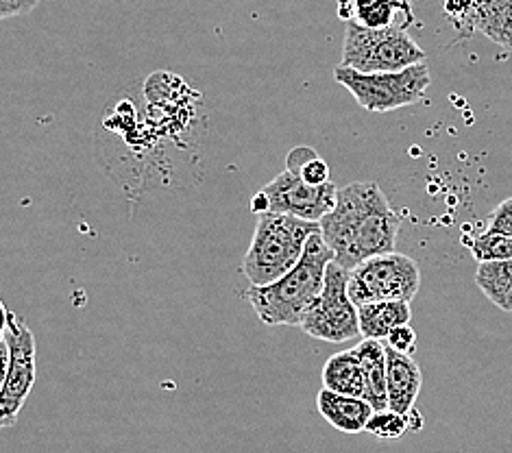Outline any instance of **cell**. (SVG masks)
<instances>
[{
  "instance_id": "cell-22",
  "label": "cell",
  "mask_w": 512,
  "mask_h": 453,
  "mask_svg": "<svg viewBox=\"0 0 512 453\" xmlns=\"http://www.w3.org/2000/svg\"><path fill=\"white\" fill-rule=\"evenodd\" d=\"M491 234H499V236H508L512 238V197L499 203L495 210L489 216V229Z\"/></svg>"
},
{
  "instance_id": "cell-12",
  "label": "cell",
  "mask_w": 512,
  "mask_h": 453,
  "mask_svg": "<svg viewBox=\"0 0 512 453\" xmlns=\"http://www.w3.org/2000/svg\"><path fill=\"white\" fill-rule=\"evenodd\" d=\"M316 408H319L321 416L329 425L343 434L364 432L373 416V408L364 399L338 395L325 388L316 395Z\"/></svg>"
},
{
  "instance_id": "cell-7",
  "label": "cell",
  "mask_w": 512,
  "mask_h": 453,
  "mask_svg": "<svg viewBox=\"0 0 512 453\" xmlns=\"http://www.w3.org/2000/svg\"><path fill=\"white\" fill-rule=\"evenodd\" d=\"M347 281L349 271H345L336 262L327 264L321 295L314 299L299 325L310 338L338 345V342H347L360 336L358 308L349 299Z\"/></svg>"
},
{
  "instance_id": "cell-4",
  "label": "cell",
  "mask_w": 512,
  "mask_h": 453,
  "mask_svg": "<svg viewBox=\"0 0 512 453\" xmlns=\"http://www.w3.org/2000/svg\"><path fill=\"white\" fill-rule=\"evenodd\" d=\"M334 79L351 92L362 109L377 114L425 101V94L432 85L428 64L410 66L399 72H358L336 66Z\"/></svg>"
},
{
  "instance_id": "cell-17",
  "label": "cell",
  "mask_w": 512,
  "mask_h": 453,
  "mask_svg": "<svg viewBox=\"0 0 512 453\" xmlns=\"http://www.w3.org/2000/svg\"><path fill=\"white\" fill-rule=\"evenodd\" d=\"M475 284L497 308L512 312V260L478 264Z\"/></svg>"
},
{
  "instance_id": "cell-10",
  "label": "cell",
  "mask_w": 512,
  "mask_h": 453,
  "mask_svg": "<svg viewBox=\"0 0 512 453\" xmlns=\"http://www.w3.org/2000/svg\"><path fill=\"white\" fill-rule=\"evenodd\" d=\"M338 18L362 29H408L414 22L410 0H338Z\"/></svg>"
},
{
  "instance_id": "cell-13",
  "label": "cell",
  "mask_w": 512,
  "mask_h": 453,
  "mask_svg": "<svg viewBox=\"0 0 512 453\" xmlns=\"http://www.w3.org/2000/svg\"><path fill=\"white\" fill-rule=\"evenodd\" d=\"M473 33L480 31L506 53H512V0H469Z\"/></svg>"
},
{
  "instance_id": "cell-2",
  "label": "cell",
  "mask_w": 512,
  "mask_h": 453,
  "mask_svg": "<svg viewBox=\"0 0 512 453\" xmlns=\"http://www.w3.org/2000/svg\"><path fill=\"white\" fill-rule=\"evenodd\" d=\"M329 262H334V253L329 251L319 231L310 236L306 251L292 271L268 286H251L245 292V299L264 325L299 327L303 314L321 295Z\"/></svg>"
},
{
  "instance_id": "cell-6",
  "label": "cell",
  "mask_w": 512,
  "mask_h": 453,
  "mask_svg": "<svg viewBox=\"0 0 512 453\" xmlns=\"http://www.w3.org/2000/svg\"><path fill=\"white\" fill-rule=\"evenodd\" d=\"M421 286V271L408 255L386 253L369 257L349 271L347 292L356 308L377 301L410 303Z\"/></svg>"
},
{
  "instance_id": "cell-25",
  "label": "cell",
  "mask_w": 512,
  "mask_h": 453,
  "mask_svg": "<svg viewBox=\"0 0 512 453\" xmlns=\"http://www.w3.org/2000/svg\"><path fill=\"white\" fill-rule=\"evenodd\" d=\"M7 362H9V349H7V342L3 338V340H0V388H3V382H5Z\"/></svg>"
},
{
  "instance_id": "cell-14",
  "label": "cell",
  "mask_w": 512,
  "mask_h": 453,
  "mask_svg": "<svg viewBox=\"0 0 512 453\" xmlns=\"http://www.w3.org/2000/svg\"><path fill=\"white\" fill-rule=\"evenodd\" d=\"M356 353L364 371V401L373 412L388 410L386 393V349L382 340H362Z\"/></svg>"
},
{
  "instance_id": "cell-11",
  "label": "cell",
  "mask_w": 512,
  "mask_h": 453,
  "mask_svg": "<svg viewBox=\"0 0 512 453\" xmlns=\"http://www.w3.org/2000/svg\"><path fill=\"white\" fill-rule=\"evenodd\" d=\"M386 393H388V410L397 414H410L417 401L423 375L419 364L412 360V355L397 353L386 347Z\"/></svg>"
},
{
  "instance_id": "cell-20",
  "label": "cell",
  "mask_w": 512,
  "mask_h": 453,
  "mask_svg": "<svg viewBox=\"0 0 512 453\" xmlns=\"http://www.w3.org/2000/svg\"><path fill=\"white\" fill-rule=\"evenodd\" d=\"M410 430V414H397V412H373L367 423V430L375 438H401Z\"/></svg>"
},
{
  "instance_id": "cell-3",
  "label": "cell",
  "mask_w": 512,
  "mask_h": 453,
  "mask_svg": "<svg viewBox=\"0 0 512 453\" xmlns=\"http://www.w3.org/2000/svg\"><path fill=\"white\" fill-rule=\"evenodd\" d=\"M319 231V223H308L295 216L260 214L249 251L242 260V273L251 286L273 284L297 266L306 251V242Z\"/></svg>"
},
{
  "instance_id": "cell-18",
  "label": "cell",
  "mask_w": 512,
  "mask_h": 453,
  "mask_svg": "<svg viewBox=\"0 0 512 453\" xmlns=\"http://www.w3.org/2000/svg\"><path fill=\"white\" fill-rule=\"evenodd\" d=\"M286 170L297 175L310 186H323L329 183V166L325 159L310 146H297L286 157Z\"/></svg>"
},
{
  "instance_id": "cell-5",
  "label": "cell",
  "mask_w": 512,
  "mask_h": 453,
  "mask_svg": "<svg viewBox=\"0 0 512 453\" xmlns=\"http://www.w3.org/2000/svg\"><path fill=\"white\" fill-rule=\"evenodd\" d=\"M425 64V51L404 29H362L347 24L340 66L358 72H399Z\"/></svg>"
},
{
  "instance_id": "cell-21",
  "label": "cell",
  "mask_w": 512,
  "mask_h": 453,
  "mask_svg": "<svg viewBox=\"0 0 512 453\" xmlns=\"http://www.w3.org/2000/svg\"><path fill=\"white\" fill-rule=\"evenodd\" d=\"M445 14L449 22L462 33L471 35L473 33V22H471V3L469 0H445Z\"/></svg>"
},
{
  "instance_id": "cell-8",
  "label": "cell",
  "mask_w": 512,
  "mask_h": 453,
  "mask_svg": "<svg viewBox=\"0 0 512 453\" xmlns=\"http://www.w3.org/2000/svg\"><path fill=\"white\" fill-rule=\"evenodd\" d=\"M338 188L332 181L323 186H310L290 170L279 173L271 183L255 194L251 207L255 214H286L308 223H321V218L334 210Z\"/></svg>"
},
{
  "instance_id": "cell-15",
  "label": "cell",
  "mask_w": 512,
  "mask_h": 453,
  "mask_svg": "<svg viewBox=\"0 0 512 453\" xmlns=\"http://www.w3.org/2000/svg\"><path fill=\"white\" fill-rule=\"evenodd\" d=\"M412 308L404 301H377L358 308L360 336L364 340H386L395 327L410 325Z\"/></svg>"
},
{
  "instance_id": "cell-27",
  "label": "cell",
  "mask_w": 512,
  "mask_h": 453,
  "mask_svg": "<svg viewBox=\"0 0 512 453\" xmlns=\"http://www.w3.org/2000/svg\"><path fill=\"white\" fill-rule=\"evenodd\" d=\"M0 430H3V427H0Z\"/></svg>"
},
{
  "instance_id": "cell-23",
  "label": "cell",
  "mask_w": 512,
  "mask_h": 453,
  "mask_svg": "<svg viewBox=\"0 0 512 453\" xmlns=\"http://www.w3.org/2000/svg\"><path fill=\"white\" fill-rule=\"evenodd\" d=\"M386 347H390L397 353L412 355V351L417 349V332H414L410 325L395 327L393 332L386 336Z\"/></svg>"
},
{
  "instance_id": "cell-16",
  "label": "cell",
  "mask_w": 512,
  "mask_h": 453,
  "mask_svg": "<svg viewBox=\"0 0 512 453\" xmlns=\"http://www.w3.org/2000/svg\"><path fill=\"white\" fill-rule=\"evenodd\" d=\"M323 388L347 397H364V371L356 349L334 353L325 362Z\"/></svg>"
},
{
  "instance_id": "cell-1",
  "label": "cell",
  "mask_w": 512,
  "mask_h": 453,
  "mask_svg": "<svg viewBox=\"0 0 512 453\" xmlns=\"http://www.w3.org/2000/svg\"><path fill=\"white\" fill-rule=\"evenodd\" d=\"M319 227L334 262L351 271L369 257L395 253L401 223L375 181H356L338 190Z\"/></svg>"
},
{
  "instance_id": "cell-24",
  "label": "cell",
  "mask_w": 512,
  "mask_h": 453,
  "mask_svg": "<svg viewBox=\"0 0 512 453\" xmlns=\"http://www.w3.org/2000/svg\"><path fill=\"white\" fill-rule=\"evenodd\" d=\"M42 0H0V20L27 16Z\"/></svg>"
},
{
  "instance_id": "cell-26",
  "label": "cell",
  "mask_w": 512,
  "mask_h": 453,
  "mask_svg": "<svg viewBox=\"0 0 512 453\" xmlns=\"http://www.w3.org/2000/svg\"><path fill=\"white\" fill-rule=\"evenodd\" d=\"M7 321H9V310L5 308V303L0 301V340L5 338V332H7Z\"/></svg>"
},
{
  "instance_id": "cell-19",
  "label": "cell",
  "mask_w": 512,
  "mask_h": 453,
  "mask_svg": "<svg viewBox=\"0 0 512 453\" xmlns=\"http://www.w3.org/2000/svg\"><path fill=\"white\" fill-rule=\"evenodd\" d=\"M469 249H471L473 260L478 264L512 260V238L491 234V231H484L482 236L475 238L469 244Z\"/></svg>"
},
{
  "instance_id": "cell-9",
  "label": "cell",
  "mask_w": 512,
  "mask_h": 453,
  "mask_svg": "<svg viewBox=\"0 0 512 453\" xmlns=\"http://www.w3.org/2000/svg\"><path fill=\"white\" fill-rule=\"evenodd\" d=\"M5 342L9 349V362L3 388H0V427H11L29 399L35 375V336L22 316L9 312Z\"/></svg>"
}]
</instances>
